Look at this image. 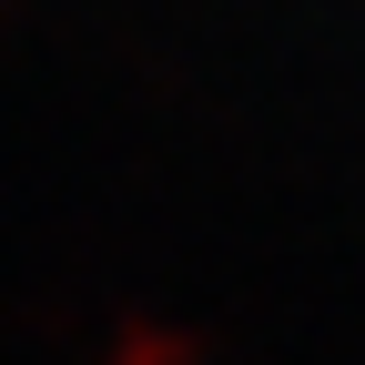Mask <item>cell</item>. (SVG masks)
<instances>
[]
</instances>
